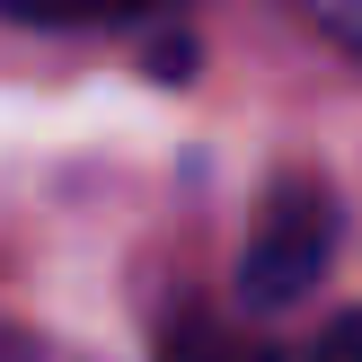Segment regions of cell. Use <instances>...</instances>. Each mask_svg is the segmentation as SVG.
Wrapping results in <instances>:
<instances>
[{
  "label": "cell",
  "mask_w": 362,
  "mask_h": 362,
  "mask_svg": "<svg viewBox=\"0 0 362 362\" xmlns=\"http://www.w3.org/2000/svg\"><path fill=\"white\" fill-rule=\"evenodd\" d=\"M327 257H336V204L292 177L257 204V230H247V257H239V300L247 310H292L300 292H318Z\"/></svg>",
  "instance_id": "6da1fadb"
},
{
  "label": "cell",
  "mask_w": 362,
  "mask_h": 362,
  "mask_svg": "<svg viewBox=\"0 0 362 362\" xmlns=\"http://www.w3.org/2000/svg\"><path fill=\"white\" fill-rule=\"evenodd\" d=\"M159 362H283V354L265 345L257 327L221 318V310H186V318H168V336H159Z\"/></svg>",
  "instance_id": "7a4b0ae2"
},
{
  "label": "cell",
  "mask_w": 362,
  "mask_h": 362,
  "mask_svg": "<svg viewBox=\"0 0 362 362\" xmlns=\"http://www.w3.org/2000/svg\"><path fill=\"white\" fill-rule=\"evenodd\" d=\"M168 0H0V18H27V27H71V18H151Z\"/></svg>",
  "instance_id": "3957f363"
},
{
  "label": "cell",
  "mask_w": 362,
  "mask_h": 362,
  "mask_svg": "<svg viewBox=\"0 0 362 362\" xmlns=\"http://www.w3.org/2000/svg\"><path fill=\"white\" fill-rule=\"evenodd\" d=\"M300 9H310V18H318V27H327L345 53H362V0H300Z\"/></svg>",
  "instance_id": "277c9868"
},
{
  "label": "cell",
  "mask_w": 362,
  "mask_h": 362,
  "mask_svg": "<svg viewBox=\"0 0 362 362\" xmlns=\"http://www.w3.org/2000/svg\"><path fill=\"white\" fill-rule=\"evenodd\" d=\"M310 362H362V310H345V318H336V327L318 336V354H310Z\"/></svg>",
  "instance_id": "5b68a950"
}]
</instances>
